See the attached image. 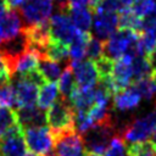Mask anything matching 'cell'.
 Returning a JSON list of instances; mask_svg holds the SVG:
<instances>
[{
	"mask_svg": "<svg viewBox=\"0 0 156 156\" xmlns=\"http://www.w3.org/2000/svg\"><path fill=\"white\" fill-rule=\"evenodd\" d=\"M74 117L76 112L68 100L63 98L56 100L46 112V123L49 124V129L54 138L62 133L76 129Z\"/></svg>",
	"mask_w": 156,
	"mask_h": 156,
	"instance_id": "6da1fadb",
	"label": "cell"
},
{
	"mask_svg": "<svg viewBox=\"0 0 156 156\" xmlns=\"http://www.w3.org/2000/svg\"><path fill=\"white\" fill-rule=\"evenodd\" d=\"M23 135L27 147L37 156H45L51 152V149L55 145V138L45 126L26 127L23 128Z\"/></svg>",
	"mask_w": 156,
	"mask_h": 156,
	"instance_id": "7a4b0ae2",
	"label": "cell"
},
{
	"mask_svg": "<svg viewBox=\"0 0 156 156\" xmlns=\"http://www.w3.org/2000/svg\"><path fill=\"white\" fill-rule=\"evenodd\" d=\"M113 124L112 121L95 124L89 132L84 134V144L87 152L95 154L98 156H104L106 152L111 139L113 138Z\"/></svg>",
	"mask_w": 156,
	"mask_h": 156,
	"instance_id": "3957f363",
	"label": "cell"
},
{
	"mask_svg": "<svg viewBox=\"0 0 156 156\" xmlns=\"http://www.w3.org/2000/svg\"><path fill=\"white\" fill-rule=\"evenodd\" d=\"M49 24H50L51 38L66 45L71 44L79 33V30L74 27L73 22L71 21L67 11L62 9H58L56 13L51 15Z\"/></svg>",
	"mask_w": 156,
	"mask_h": 156,
	"instance_id": "277c9868",
	"label": "cell"
},
{
	"mask_svg": "<svg viewBox=\"0 0 156 156\" xmlns=\"http://www.w3.org/2000/svg\"><path fill=\"white\" fill-rule=\"evenodd\" d=\"M155 127H156V111L147 113L144 117L136 118L132 121L129 124H127L123 130L122 138L124 143H128L129 145L135 143H143L150 136Z\"/></svg>",
	"mask_w": 156,
	"mask_h": 156,
	"instance_id": "5b68a950",
	"label": "cell"
},
{
	"mask_svg": "<svg viewBox=\"0 0 156 156\" xmlns=\"http://www.w3.org/2000/svg\"><path fill=\"white\" fill-rule=\"evenodd\" d=\"M55 152L57 156H85L84 138L76 129L55 136Z\"/></svg>",
	"mask_w": 156,
	"mask_h": 156,
	"instance_id": "8992f818",
	"label": "cell"
},
{
	"mask_svg": "<svg viewBox=\"0 0 156 156\" xmlns=\"http://www.w3.org/2000/svg\"><path fill=\"white\" fill-rule=\"evenodd\" d=\"M52 9V0H27L20 7V13L28 26H34L46 22Z\"/></svg>",
	"mask_w": 156,
	"mask_h": 156,
	"instance_id": "52a82bcc",
	"label": "cell"
},
{
	"mask_svg": "<svg viewBox=\"0 0 156 156\" xmlns=\"http://www.w3.org/2000/svg\"><path fill=\"white\" fill-rule=\"evenodd\" d=\"M26 149L23 128L18 123L0 138V156H24Z\"/></svg>",
	"mask_w": 156,
	"mask_h": 156,
	"instance_id": "ba28073f",
	"label": "cell"
},
{
	"mask_svg": "<svg viewBox=\"0 0 156 156\" xmlns=\"http://www.w3.org/2000/svg\"><path fill=\"white\" fill-rule=\"evenodd\" d=\"M23 30L20 13L15 9H7L0 15V45H5L17 38Z\"/></svg>",
	"mask_w": 156,
	"mask_h": 156,
	"instance_id": "9c48e42d",
	"label": "cell"
},
{
	"mask_svg": "<svg viewBox=\"0 0 156 156\" xmlns=\"http://www.w3.org/2000/svg\"><path fill=\"white\" fill-rule=\"evenodd\" d=\"M73 74L77 82V85L80 88H94L99 80V74L95 67L94 61L85 60V61H77L69 63Z\"/></svg>",
	"mask_w": 156,
	"mask_h": 156,
	"instance_id": "30bf717a",
	"label": "cell"
},
{
	"mask_svg": "<svg viewBox=\"0 0 156 156\" xmlns=\"http://www.w3.org/2000/svg\"><path fill=\"white\" fill-rule=\"evenodd\" d=\"M39 58L40 57L37 52L28 50V49L13 58H6L5 57L12 76L18 74L20 77H23L27 73L32 72L33 69L38 68Z\"/></svg>",
	"mask_w": 156,
	"mask_h": 156,
	"instance_id": "8fae6325",
	"label": "cell"
},
{
	"mask_svg": "<svg viewBox=\"0 0 156 156\" xmlns=\"http://www.w3.org/2000/svg\"><path fill=\"white\" fill-rule=\"evenodd\" d=\"M91 27L95 37L106 41L118 28V16L117 13H94Z\"/></svg>",
	"mask_w": 156,
	"mask_h": 156,
	"instance_id": "7c38bea8",
	"label": "cell"
},
{
	"mask_svg": "<svg viewBox=\"0 0 156 156\" xmlns=\"http://www.w3.org/2000/svg\"><path fill=\"white\" fill-rule=\"evenodd\" d=\"M133 58L128 56H122L121 58L116 60L113 63L112 71V79L117 88V91H121L133 83V67H132Z\"/></svg>",
	"mask_w": 156,
	"mask_h": 156,
	"instance_id": "4fadbf2b",
	"label": "cell"
},
{
	"mask_svg": "<svg viewBox=\"0 0 156 156\" xmlns=\"http://www.w3.org/2000/svg\"><path fill=\"white\" fill-rule=\"evenodd\" d=\"M15 95L17 108L35 106V102L38 101V87L20 77L15 84Z\"/></svg>",
	"mask_w": 156,
	"mask_h": 156,
	"instance_id": "5bb4252c",
	"label": "cell"
},
{
	"mask_svg": "<svg viewBox=\"0 0 156 156\" xmlns=\"http://www.w3.org/2000/svg\"><path fill=\"white\" fill-rule=\"evenodd\" d=\"M17 122L22 128L26 127H39L44 126L46 122V115L44 110L32 106V107H23L16 110Z\"/></svg>",
	"mask_w": 156,
	"mask_h": 156,
	"instance_id": "9a60e30c",
	"label": "cell"
},
{
	"mask_svg": "<svg viewBox=\"0 0 156 156\" xmlns=\"http://www.w3.org/2000/svg\"><path fill=\"white\" fill-rule=\"evenodd\" d=\"M67 100L74 111H88L94 105L95 89L94 88H80L77 85Z\"/></svg>",
	"mask_w": 156,
	"mask_h": 156,
	"instance_id": "2e32d148",
	"label": "cell"
},
{
	"mask_svg": "<svg viewBox=\"0 0 156 156\" xmlns=\"http://www.w3.org/2000/svg\"><path fill=\"white\" fill-rule=\"evenodd\" d=\"M141 96L133 85L118 91L113 96V107L118 111H130L139 106Z\"/></svg>",
	"mask_w": 156,
	"mask_h": 156,
	"instance_id": "e0dca14e",
	"label": "cell"
},
{
	"mask_svg": "<svg viewBox=\"0 0 156 156\" xmlns=\"http://www.w3.org/2000/svg\"><path fill=\"white\" fill-rule=\"evenodd\" d=\"M66 11L79 32L89 33L93 26V11L89 7H73L67 9Z\"/></svg>",
	"mask_w": 156,
	"mask_h": 156,
	"instance_id": "ac0fdd59",
	"label": "cell"
},
{
	"mask_svg": "<svg viewBox=\"0 0 156 156\" xmlns=\"http://www.w3.org/2000/svg\"><path fill=\"white\" fill-rule=\"evenodd\" d=\"M118 28L119 29H129L136 33H141V18H139L130 6L122 7L118 13Z\"/></svg>",
	"mask_w": 156,
	"mask_h": 156,
	"instance_id": "d6986e66",
	"label": "cell"
},
{
	"mask_svg": "<svg viewBox=\"0 0 156 156\" xmlns=\"http://www.w3.org/2000/svg\"><path fill=\"white\" fill-rule=\"evenodd\" d=\"M90 37H91L90 33H85V32H79L77 34V37L73 39L68 49V56L72 60L71 62L82 61L84 56H87V44Z\"/></svg>",
	"mask_w": 156,
	"mask_h": 156,
	"instance_id": "ffe728a7",
	"label": "cell"
},
{
	"mask_svg": "<svg viewBox=\"0 0 156 156\" xmlns=\"http://www.w3.org/2000/svg\"><path fill=\"white\" fill-rule=\"evenodd\" d=\"M58 96V87L55 82L45 83L40 87V90L38 93V107L41 110L49 108L51 105L55 104Z\"/></svg>",
	"mask_w": 156,
	"mask_h": 156,
	"instance_id": "44dd1931",
	"label": "cell"
},
{
	"mask_svg": "<svg viewBox=\"0 0 156 156\" xmlns=\"http://www.w3.org/2000/svg\"><path fill=\"white\" fill-rule=\"evenodd\" d=\"M76 87H77V82L73 74V69L68 63L58 78V91L61 94V98L67 100L72 94V91L76 89Z\"/></svg>",
	"mask_w": 156,
	"mask_h": 156,
	"instance_id": "7402d4cb",
	"label": "cell"
},
{
	"mask_svg": "<svg viewBox=\"0 0 156 156\" xmlns=\"http://www.w3.org/2000/svg\"><path fill=\"white\" fill-rule=\"evenodd\" d=\"M38 69L43 74L46 82H55L61 76V65L60 62L52 61L48 57H40L38 63Z\"/></svg>",
	"mask_w": 156,
	"mask_h": 156,
	"instance_id": "603a6c76",
	"label": "cell"
},
{
	"mask_svg": "<svg viewBox=\"0 0 156 156\" xmlns=\"http://www.w3.org/2000/svg\"><path fill=\"white\" fill-rule=\"evenodd\" d=\"M132 67H133V83L136 80L151 77V74L154 72V68L146 56L134 57L132 61Z\"/></svg>",
	"mask_w": 156,
	"mask_h": 156,
	"instance_id": "cb8c5ba5",
	"label": "cell"
},
{
	"mask_svg": "<svg viewBox=\"0 0 156 156\" xmlns=\"http://www.w3.org/2000/svg\"><path fill=\"white\" fill-rule=\"evenodd\" d=\"M41 57H48V58L56 61V62L65 61L68 57V48L66 44L57 41V40L51 38L50 43L48 44V46L45 49L44 56H41Z\"/></svg>",
	"mask_w": 156,
	"mask_h": 156,
	"instance_id": "d4e9b609",
	"label": "cell"
},
{
	"mask_svg": "<svg viewBox=\"0 0 156 156\" xmlns=\"http://www.w3.org/2000/svg\"><path fill=\"white\" fill-rule=\"evenodd\" d=\"M132 85L135 88V90L139 93V95L145 100H152L156 95V84L151 77L136 80Z\"/></svg>",
	"mask_w": 156,
	"mask_h": 156,
	"instance_id": "484cf974",
	"label": "cell"
},
{
	"mask_svg": "<svg viewBox=\"0 0 156 156\" xmlns=\"http://www.w3.org/2000/svg\"><path fill=\"white\" fill-rule=\"evenodd\" d=\"M17 123L16 111L11 110L10 107L0 106V138Z\"/></svg>",
	"mask_w": 156,
	"mask_h": 156,
	"instance_id": "4316f807",
	"label": "cell"
},
{
	"mask_svg": "<svg viewBox=\"0 0 156 156\" xmlns=\"http://www.w3.org/2000/svg\"><path fill=\"white\" fill-rule=\"evenodd\" d=\"M94 63H95V67H96V71H98V74H99V80L112 77L113 63H115L113 60H111L110 57L104 55L100 58L95 60Z\"/></svg>",
	"mask_w": 156,
	"mask_h": 156,
	"instance_id": "83f0119b",
	"label": "cell"
},
{
	"mask_svg": "<svg viewBox=\"0 0 156 156\" xmlns=\"http://www.w3.org/2000/svg\"><path fill=\"white\" fill-rule=\"evenodd\" d=\"M104 50H105V43L98 38L90 37L87 44V56L88 60L95 61L104 56Z\"/></svg>",
	"mask_w": 156,
	"mask_h": 156,
	"instance_id": "f1b7e54d",
	"label": "cell"
},
{
	"mask_svg": "<svg viewBox=\"0 0 156 156\" xmlns=\"http://www.w3.org/2000/svg\"><path fill=\"white\" fill-rule=\"evenodd\" d=\"M74 112H76V117H74L76 130L79 134H85L95 126L93 119L89 117L88 111H74Z\"/></svg>",
	"mask_w": 156,
	"mask_h": 156,
	"instance_id": "f546056e",
	"label": "cell"
},
{
	"mask_svg": "<svg viewBox=\"0 0 156 156\" xmlns=\"http://www.w3.org/2000/svg\"><path fill=\"white\" fill-rule=\"evenodd\" d=\"M119 0H100L93 9V13H117L122 9Z\"/></svg>",
	"mask_w": 156,
	"mask_h": 156,
	"instance_id": "4dcf8cb0",
	"label": "cell"
},
{
	"mask_svg": "<svg viewBox=\"0 0 156 156\" xmlns=\"http://www.w3.org/2000/svg\"><path fill=\"white\" fill-rule=\"evenodd\" d=\"M130 7L139 18H144L156 9V0H134Z\"/></svg>",
	"mask_w": 156,
	"mask_h": 156,
	"instance_id": "1f68e13d",
	"label": "cell"
},
{
	"mask_svg": "<svg viewBox=\"0 0 156 156\" xmlns=\"http://www.w3.org/2000/svg\"><path fill=\"white\" fill-rule=\"evenodd\" d=\"M104 156H127L126 143L121 135H113Z\"/></svg>",
	"mask_w": 156,
	"mask_h": 156,
	"instance_id": "d6a6232c",
	"label": "cell"
},
{
	"mask_svg": "<svg viewBox=\"0 0 156 156\" xmlns=\"http://www.w3.org/2000/svg\"><path fill=\"white\" fill-rule=\"evenodd\" d=\"M127 156H156V152L150 143H135L130 144L127 149Z\"/></svg>",
	"mask_w": 156,
	"mask_h": 156,
	"instance_id": "836d02e7",
	"label": "cell"
},
{
	"mask_svg": "<svg viewBox=\"0 0 156 156\" xmlns=\"http://www.w3.org/2000/svg\"><path fill=\"white\" fill-rule=\"evenodd\" d=\"M13 105H16V95L12 83L0 85V106L11 107Z\"/></svg>",
	"mask_w": 156,
	"mask_h": 156,
	"instance_id": "e575fe53",
	"label": "cell"
},
{
	"mask_svg": "<svg viewBox=\"0 0 156 156\" xmlns=\"http://www.w3.org/2000/svg\"><path fill=\"white\" fill-rule=\"evenodd\" d=\"M140 45L143 52L149 57L156 49V33L152 32H141L140 33Z\"/></svg>",
	"mask_w": 156,
	"mask_h": 156,
	"instance_id": "d590c367",
	"label": "cell"
},
{
	"mask_svg": "<svg viewBox=\"0 0 156 156\" xmlns=\"http://www.w3.org/2000/svg\"><path fill=\"white\" fill-rule=\"evenodd\" d=\"M141 32H152L156 33V9L141 18Z\"/></svg>",
	"mask_w": 156,
	"mask_h": 156,
	"instance_id": "8d00e7d4",
	"label": "cell"
},
{
	"mask_svg": "<svg viewBox=\"0 0 156 156\" xmlns=\"http://www.w3.org/2000/svg\"><path fill=\"white\" fill-rule=\"evenodd\" d=\"M73 7H89L91 10V0H63L58 2V9L67 10Z\"/></svg>",
	"mask_w": 156,
	"mask_h": 156,
	"instance_id": "74e56055",
	"label": "cell"
},
{
	"mask_svg": "<svg viewBox=\"0 0 156 156\" xmlns=\"http://www.w3.org/2000/svg\"><path fill=\"white\" fill-rule=\"evenodd\" d=\"M27 0H6V4L9 5L10 9H20Z\"/></svg>",
	"mask_w": 156,
	"mask_h": 156,
	"instance_id": "f35d334b",
	"label": "cell"
},
{
	"mask_svg": "<svg viewBox=\"0 0 156 156\" xmlns=\"http://www.w3.org/2000/svg\"><path fill=\"white\" fill-rule=\"evenodd\" d=\"M150 144H151V146L154 147V150H155V152H156V127L154 128V130H152V133L150 134Z\"/></svg>",
	"mask_w": 156,
	"mask_h": 156,
	"instance_id": "ab89813d",
	"label": "cell"
},
{
	"mask_svg": "<svg viewBox=\"0 0 156 156\" xmlns=\"http://www.w3.org/2000/svg\"><path fill=\"white\" fill-rule=\"evenodd\" d=\"M149 58V61H150V63H151V66H152V68L154 69H156V49H155V51L147 57Z\"/></svg>",
	"mask_w": 156,
	"mask_h": 156,
	"instance_id": "60d3db41",
	"label": "cell"
},
{
	"mask_svg": "<svg viewBox=\"0 0 156 156\" xmlns=\"http://www.w3.org/2000/svg\"><path fill=\"white\" fill-rule=\"evenodd\" d=\"M7 9H10V7H9V5L6 4V1H4V0H0V15H1L4 11H6Z\"/></svg>",
	"mask_w": 156,
	"mask_h": 156,
	"instance_id": "b9f144b4",
	"label": "cell"
},
{
	"mask_svg": "<svg viewBox=\"0 0 156 156\" xmlns=\"http://www.w3.org/2000/svg\"><path fill=\"white\" fill-rule=\"evenodd\" d=\"M119 1H121L122 6L124 7V6H130V5L133 4V1H134V0H119Z\"/></svg>",
	"mask_w": 156,
	"mask_h": 156,
	"instance_id": "7bdbcfd3",
	"label": "cell"
},
{
	"mask_svg": "<svg viewBox=\"0 0 156 156\" xmlns=\"http://www.w3.org/2000/svg\"><path fill=\"white\" fill-rule=\"evenodd\" d=\"M151 78H152V80H154L155 84H156V69H154V72H152V74H151Z\"/></svg>",
	"mask_w": 156,
	"mask_h": 156,
	"instance_id": "ee69618b",
	"label": "cell"
},
{
	"mask_svg": "<svg viewBox=\"0 0 156 156\" xmlns=\"http://www.w3.org/2000/svg\"><path fill=\"white\" fill-rule=\"evenodd\" d=\"M99 1H100V0H91V9H93V7H94Z\"/></svg>",
	"mask_w": 156,
	"mask_h": 156,
	"instance_id": "f6af8a7d",
	"label": "cell"
},
{
	"mask_svg": "<svg viewBox=\"0 0 156 156\" xmlns=\"http://www.w3.org/2000/svg\"><path fill=\"white\" fill-rule=\"evenodd\" d=\"M45 156H57V154H56V152H49V154H46Z\"/></svg>",
	"mask_w": 156,
	"mask_h": 156,
	"instance_id": "bcb514c9",
	"label": "cell"
},
{
	"mask_svg": "<svg viewBox=\"0 0 156 156\" xmlns=\"http://www.w3.org/2000/svg\"><path fill=\"white\" fill-rule=\"evenodd\" d=\"M85 156H98V155H95V154H91V152H87V154H85Z\"/></svg>",
	"mask_w": 156,
	"mask_h": 156,
	"instance_id": "7dc6e473",
	"label": "cell"
},
{
	"mask_svg": "<svg viewBox=\"0 0 156 156\" xmlns=\"http://www.w3.org/2000/svg\"><path fill=\"white\" fill-rule=\"evenodd\" d=\"M24 156H37V155H34V154H32V152H27Z\"/></svg>",
	"mask_w": 156,
	"mask_h": 156,
	"instance_id": "c3c4849f",
	"label": "cell"
},
{
	"mask_svg": "<svg viewBox=\"0 0 156 156\" xmlns=\"http://www.w3.org/2000/svg\"><path fill=\"white\" fill-rule=\"evenodd\" d=\"M4 1H5V0H4Z\"/></svg>",
	"mask_w": 156,
	"mask_h": 156,
	"instance_id": "681fc988",
	"label": "cell"
}]
</instances>
